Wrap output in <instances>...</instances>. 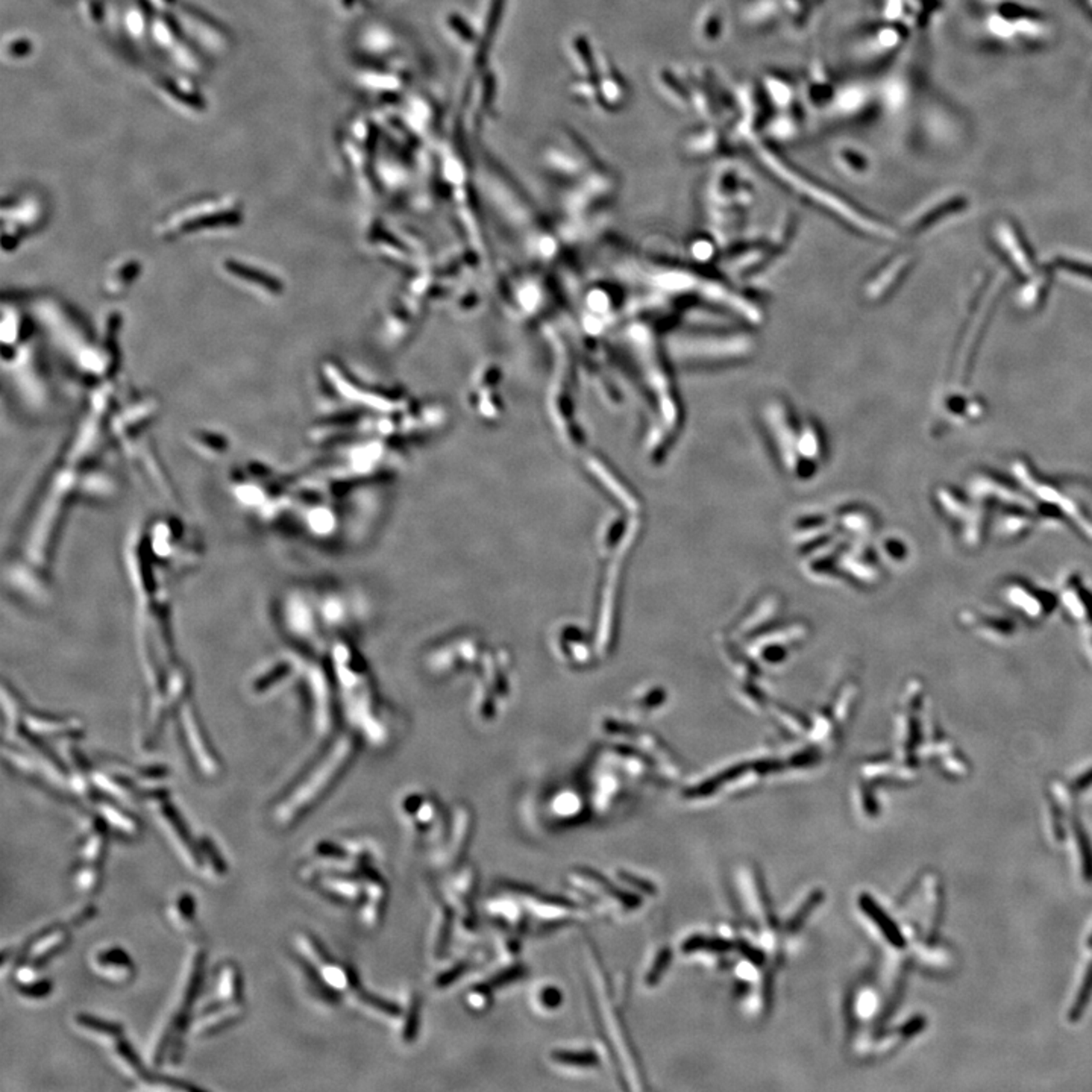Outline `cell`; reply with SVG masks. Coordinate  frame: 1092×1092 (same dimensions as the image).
Wrapping results in <instances>:
<instances>
[{
  "label": "cell",
  "instance_id": "cell-1",
  "mask_svg": "<svg viewBox=\"0 0 1092 1092\" xmlns=\"http://www.w3.org/2000/svg\"><path fill=\"white\" fill-rule=\"evenodd\" d=\"M205 953L202 950H195L188 956L187 964L182 975V984H179V993L173 1002V1009L170 1011L168 1020L158 1025V1030L149 1045V1061L152 1063L161 1062L164 1057L173 1061L179 1057L182 1050V1034H186L190 1012L196 1002L197 993L202 984Z\"/></svg>",
  "mask_w": 1092,
  "mask_h": 1092
},
{
  "label": "cell",
  "instance_id": "cell-10",
  "mask_svg": "<svg viewBox=\"0 0 1092 1092\" xmlns=\"http://www.w3.org/2000/svg\"><path fill=\"white\" fill-rule=\"evenodd\" d=\"M98 807L102 818L108 824L114 827L120 835L129 837L137 836L138 832H140V824H138L136 818L131 817L127 812H123L120 807L113 804V803L100 801V803H98Z\"/></svg>",
  "mask_w": 1092,
  "mask_h": 1092
},
{
  "label": "cell",
  "instance_id": "cell-7",
  "mask_svg": "<svg viewBox=\"0 0 1092 1092\" xmlns=\"http://www.w3.org/2000/svg\"><path fill=\"white\" fill-rule=\"evenodd\" d=\"M107 830L102 821H93L85 844L82 846V865L102 866L107 853Z\"/></svg>",
  "mask_w": 1092,
  "mask_h": 1092
},
{
  "label": "cell",
  "instance_id": "cell-8",
  "mask_svg": "<svg viewBox=\"0 0 1092 1092\" xmlns=\"http://www.w3.org/2000/svg\"><path fill=\"white\" fill-rule=\"evenodd\" d=\"M168 918L181 932L193 930L196 923V900L188 892H181L168 905Z\"/></svg>",
  "mask_w": 1092,
  "mask_h": 1092
},
{
  "label": "cell",
  "instance_id": "cell-12",
  "mask_svg": "<svg viewBox=\"0 0 1092 1092\" xmlns=\"http://www.w3.org/2000/svg\"><path fill=\"white\" fill-rule=\"evenodd\" d=\"M100 866L82 865L76 876V885L84 894H93L100 885Z\"/></svg>",
  "mask_w": 1092,
  "mask_h": 1092
},
{
  "label": "cell",
  "instance_id": "cell-4",
  "mask_svg": "<svg viewBox=\"0 0 1092 1092\" xmlns=\"http://www.w3.org/2000/svg\"><path fill=\"white\" fill-rule=\"evenodd\" d=\"M242 1003L210 1004L191 1024V1034L197 1038L217 1034L243 1016Z\"/></svg>",
  "mask_w": 1092,
  "mask_h": 1092
},
{
  "label": "cell",
  "instance_id": "cell-13",
  "mask_svg": "<svg viewBox=\"0 0 1092 1092\" xmlns=\"http://www.w3.org/2000/svg\"><path fill=\"white\" fill-rule=\"evenodd\" d=\"M20 991H21V994H25L26 997H34V998L43 997V995H46L49 993L50 982H48V980H39V979H37V980H34V982H30V984H20Z\"/></svg>",
  "mask_w": 1092,
  "mask_h": 1092
},
{
  "label": "cell",
  "instance_id": "cell-9",
  "mask_svg": "<svg viewBox=\"0 0 1092 1092\" xmlns=\"http://www.w3.org/2000/svg\"><path fill=\"white\" fill-rule=\"evenodd\" d=\"M75 1024H76L79 1030L98 1038L99 1041H102L104 1044L109 1041V1039H113V1038H116L118 1034H123V1029H122L120 1024L105 1021L102 1018H96V1016H91V1015H76Z\"/></svg>",
  "mask_w": 1092,
  "mask_h": 1092
},
{
  "label": "cell",
  "instance_id": "cell-2",
  "mask_svg": "<svg viewBox=\"0 0 1092 1092\" xmlns=\"http://www.w3.org/2000/svg\"><path fill=\"white\" fill-rule=\"evenodd\" d=\"M148 801L154 803V809L157 812L159 822L164 827L172 844L177 848L181 857L186 860V864L193 869L202 871V856L199 844L193 841L177 809L172 806V803L161 792H154L148 795Z\"/></svg>",
  "mask_w": 1092,
  "mask_h": 1092
},
{
  "label": "cell",
  "instance_id": "cell-3",
  "mask_svg": "<svg viewBox=\"0 0 1092 1092\" xmlns=\"http://www.w3.org/2000/svg\"><path fill=\"white\" fill-rule=\"evenodd\" d=\"M90 966L99 979L113 984H129L136 975V966L128 953L117 945L98 948L91 956Z\"/></svg>",
  "mask_w": 1092,
  "mask_h": 1092
},
{
  "label": "cell",
  "instance_id": "cell-6",
  "mask_svg": "<svg viewBox=\"0 0 1092 1092\" xmlns=\"http://www.w3.org/2000/svg\"><path fill=\"white\" fill-rule=\"evenodd\" d=\"M216 984L214 998L210 1004L242 1003V977L236 965H222Z\"/></svg>",
  "mask_w": 1092,
  "mask_h": 1092
},
{
  "label": "cell",
  "instance_id": "cell-5",
  "mask_svg": "<svg viewBox=\"0 0 1092 1092\" xmlns=\"http://www.w3.org/2000/svg\"><path fill=\"white\" fill-rule=\"evenodd\" d=\"M70 939V932L62 927H50L46 932H41L30 941V947L25 951L23 964L30 965L39 970L46 964L50 957L61 951Z\"/></svg>",
  "mask_w": 1092,
  "mask_h": 1092
},
{
  "label": "cell",
  "instance_id": "cell-11",
  "mask_svg": "<svg viewBox=\"0 0 1092 1092\" xmlns=\"http://www.w3.org/2000/svg\"><path fill=\"white\" fill-rule=\"evenodd\" d=\"M200 848V856H202V871H207V874L220 877L225 874L227 868L223 864V859L220 856L216 845L210 839H202L199 842Z\"/></svg>",
  "mask_w": 1092,
  "mask_h": 1092
}]
</instances>
